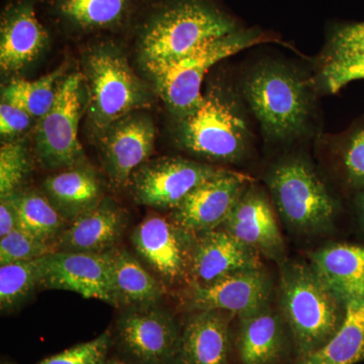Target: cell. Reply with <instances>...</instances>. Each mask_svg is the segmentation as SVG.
<instances>
[{"label": "cell", "instance_id": "6da1fadb", "mask_svg": "<svg viewBox=\"0 0 364 364\" xmlns=\"http://www.w3.org/2000/svg\"><path fill=\"white\" fill-rule=\"evenodd\" d=\"M279 265L282 315L299 359L324 346L344 320L345 305L326 286L310 263L284 260Z\"/></svg>", "mask_w": 364, "mask_h": 364}, {"label": "cell", "instance_id": "7a4b0ae2", "mask_svg": "<svg viewBox=\"0 0 364 364\" xmlns=\"http://www.w3.org/2000/svg\"><path fill=\"white\" fill-rule=\"evenodd\" d=\"M234 32L233 21L205 0H172L143 26L141 58L151 71Z\"/></svg>", "mask_w": 364, "mask_h": 364}, {"label": "cell", "instance_id": "3957f363", "mask_svg": "<svg viewBox=\"0 0 364 364\" xmlns=\"http://www.w3.org/2000/svg\"><path fill=\"white\" fill-rule=\"evenodd\" d=\"M82 74L87 90L88 126L95 139L117 119L152 104L149 88L114 43L90 48L83 57Z\"/></svg>", "mask_w": 364, "mask_h": 364}, {"label": "cell", "instance_id": "277c9868", "mask_svg": "<svg viewBox=\"0 0 364 364\" xmlns=\"http://www.w3.org/2000/svg\"><path fill=\"white\" fill-rule=\"evenodd\" d=\"M263 41L257 33L238 31L208 41L186 56L149 71L157 93L172 114L181 119L200 104L203 78L215 64Z\"/></svg>", "mask_w": 364, "mask_h": 364}, {"label": "cell", "instance_id": "5b68a950", "mask_svg": "<svg viewBox=\"0 0 364 364\" xmlns=\"http://www.w3.org/2000/svg\"><path fill=\"white\" fill-rule=\"evenodd\" d=\"M178 142L196 156L234 162L245 154L249 133L236 105L218 91L203 95L193 112L179 119Z\"/></svg>", "mask_w": 364, "mask_h": 364}, {"label": "cell", "instance_id": "8992f818", "mask_svg": "<svg viewBox=\"0 0 364 364\" xmlns=\"http://www.w3.org/2000/svg\"><path fill=\"white\" fill-rule=\"evenodd\" d=\"M244 93L270 138L287 140L305 128L309 114L306 86L286 67H258L246 80Z\"/></svg>", "mask_w": 364, "mask_h": 364}, {"label": "cell", "instance_id": "52a82bcc", "mask_svg": "<svg viewBox=\"0 0 364 364\" xmlns=\"http://www.w3.org/2000/svg\"><path fill=\"white\" fill-rule=\"evenodd\" d=\"M267 184L282 219L296 231L318 233L332 226L334 200L304 160L279 163L268 174Z\"/></svg>", "mask_w": 364, "mask_h": 364}, {"label": "cell", "instance_id": "ba28073f", "mask_svg": "<svg viewBox=\"0 0 364 364\" xmlns=\"http://www.w3.org/2000/svg\"><path fill=\"white\" fill-rule=\"evenodd\" d=\"M87 111V90L82 72L65 76L56 100L41 117L35 134V155L43 168L62 170L85 164L78 126Z\"/></svg>", "mask_w": 364, "mask_h": 364}, {"label": "cell", "instance_id": "9c48e42d", "mask_svg": "<svg viewBox=\"0 0 364 364\" xmlns=\"http://www.w3.org/2000/svg\"><path fill=\"white\" fill-rule=\"evenodd\" d=\"M221 169L179 157L148 159L134 171L129 186L134 200L146 207L172 210Z\"/></svg>", "mask_w": 364, "mask_h": 364}, {"label": "cell", "instance_id": "30bf717a", "mask_svg": "<svg viewBox=\"0 0 364 364\" xmlns=\"http://www.w3.org/2000/svg\"><path fill=\"white\" fill-rule=\"evenodd\" d=\"M196 237L171 219L152 214L136 225L131 242L155 277L165 286H173L191 279Z\"/></svg>", "mask_w": 364, "mask_h": 364}, {"label": "cell", "instance_id": "8fae6325", "mask_svg": "<svg viewBox=\"0 0 364 364\" xmlns=\"http://www.w3.org/2000/svg\"><path fill=\"white\" fill-rule=\"evenodd\" d=\"M117 336L124 351L138 364H172L181 329L159 304L126 308L117 321Z\"/></svg>", "mask_w": 364, "mask_h": 364}, {"label": "cell", "instance_id": "7c38bea8", "mask_svg": "<svg viewBox=\"0 0 364 364\" xmlns=\"http://www.w3.org/2000/svg\"><path fill=\"white\" fill-rule=\"evenodd\" d=\"M100 159L112 188H127L131 176L154 149L155 127L142 111L126 114L109 124L97 139Z\"/></svg>", "mask_w": 364, "mask_h": 364}, {"label": "cell", "instance_id": "4fadbf2b", "mask_svg": "<svg viewBox=\"0 0 364 364\" xmlns=\"http://www.w3.org/2000/svg\"><path fill=\"white\" fill-rule=\"evenodd\" d=\"M272 286L267 272L246 270L208 284L191 282L182 303L189 312L215 310L245 317L270 305Z\"/></svg>", "mask_w": 364, "mask_h": 364}, {"label": "cell", "instance_id": "5bb4252c", "mask_svg": "<svg viewBox=\"0 0 364 364\" xmlns=\"http://www.w3.org/2000/svg\"><path fill=\"white\" fill-rule=\"evenodd\" d=\"M46 289L73 291L86 299L114 304L111 265L105 254L55 251L44 257L41 286Z\"/></svg>", "mask_w": 364, "mask_h": 364}, {"label": "cell", "instance_id": "9a60e30c", "mask_svg": "<svg viewBox=\"0 0 364 364\" xmlns=\"http://www.w3.org/2000/svg\"><path fill=\"white\" fill-rule=\"evenodd\" d=\"M245 182L246 177L221 170L193 189L170 219L193 235L220 229L246 188Z\"/></svg>", "mask_w": 364, "mask_h": 364}, {"label": "cell", "instance_id": "2e32d148", "mask_svg": "<svg viewBox=\"0 0 364 364\" xmlns=\"http://www.w3.org/2000/svg\"><path fill=\"white\" fill-rule=\"evenodd\" d=\"M223 229L277 263L286 260V244L267 196L245 188Z\"/></svg>", "mask_w": 364, "mask_h": 364}, {"label": "cell", "instance_id": "e0dca14e", "mask_svg": "<svg viewBox=\"0 0 364 364\" xmlns=\"http://www.w3.org/2000/svg\"><path fill=\"white\" fill-rule=\"evenodd\" d=\"M262 268L260 254L224 229L196 235L191 282L208 284L246 270Z\"/></svg>", "mask_w": 364, "mask_h": 364}, {"label": "cell", "instance_id": "ac0fdd59", "mask_svg": "<svg viewBox=\"0 0 364 364\" xmlns=\"http://www.w3.org/2000/svg\"><path fill=\"white\" fill-rule=\"evenodd\" d=\"M128 213L111 198L74 220L55 243L56 251L105 254L117 247L128 227Z\"/></svg>", "mask_w": 364, "mask_h": 364}, {"label": "cell", "instance_id": "d6986e66", "mask_svg": "<svg viewBox=\"0 0 364 364\" xmlns=\"http://www.w3.org/2000/svg\"><path fill=\"white\" fill-rule=\"evenodd\" d=\"M49 41L33 4L18 1L4 9L0 25V65L6 73L33 63Z\"/></svg>", "mask_w": 364, "mask_h": 364}, {"label": "cell", "instance_id": "ffe728a7", "mask_svg": "<svg viewBox=\"0 0 364 364\" xmlns=\"http://www.w3.org/2000/svg\"><path fill=\"white\" fill-rule=\"evenodd\" d=\"M228 316L231 315L215 310L191 312L172 364H230Z\"/></svg>", "mask_w": 364, "mask_h": 364}, {"label": "cell", "instance_id": "44dd1931", "mask_svg": "<svg viewBox=\"0 0 364 364\" xmlns=\"http://www.w3.org/2000/svg\"><path fill=\"white\" fill-rule=\"evenodd\" d=\"M310 264L344 305L364 299V246H326L310 254Z\"/></svg>", "mask_w": 364, "mask_h": 364}, {"label": "cell", "instance_id": "7402d4cb", "mask_svg": "<svg viewBox=\"0 0 364 364\" xmlns=\"http://www.w3.org/2000/svg\"><path fill=\"white\" fill-rule=\"evenodd\" d=\"M42 191L69 223L97 208L105 198L100 178L85 164L48 176L43 182Z\"/></svg>", "mask_w": 364, "mask_h": 364}, {"label": "cell", "instance_id": "603a6c76", "mask_svg": "<svg viewBox=\"0 0 364 364\" xmlns=\"http://www.w3.org/2000/svg\"><path fill=\"white\" fill-rule=\"evenodd\" d=\"M239 358L243 364H275L286 349L284 318L268 305L240 318Z\"/></svg>", "mask_w": 364, "mask_h": 364}, {"label": "cell", "instance_id": "cb8c5ba5", "mask_svg": "<svg viewBox=\"0 0 364 364\" xmlns=\"http://www.w3.org/2000/svg\"><path fill=\"white\" fill-rule=\"evenodd\" d=\"M111 265L114 306L154 305L159 304L166 287L148 272L142 263L127 249L117 246L107 252Z\"/></svg>", "mask_w": 364, "mask_h": 364}, {"label": "cell", "instance_id": "d4e9b609", "mask_svg": "<svg viewBox=\"0 0 364 364\" xmlns=\"http://www.w3.org/2000/svg\"><path fill=\"white\" fill-rule=\"evenodd\" d=\"M133 6V0H51L57 18L81 33L119 28L130 18Z\"/></svg>", "mask_w": 364, "mask_h": 364}, {"label": "cell", "instance_id": "484cf974", "mask_svg": "<svg viewBox=\"0 0 364 364\" xmlns=\"http://www.w3.org/2000/svg\"><path fill=\"white\" fill-rule=\"evenodd\" d=\"M364 360V299L345 304L343 322L329 341L299 364H356Z\"/></svg>", "mask_w": 364, "mask_h": 364}, {"label": "cell", "instance_id": "4316f807", "mask_svg": "<svg viewBox=\"0 0 364 364\" xmlns=\"http://www.w3.org/2000/svg\"><path fill=\"white\" fill-rule=\"evenodd\" d=\"M18 228L47 243H55L69 226L43 191L21 188L14 193Z\"/></svg>", "mask_w": 364, "mask_h": 364}, {"label": "cell", "instance_id": "83f0119b", "mask_svg": "<svg viewBox=\"0 0 364 364\" xmlns=\"http://www.w3.org/2000/svg\"><path fill=\"white\" fill-rule=\"evenodd\" d=\"M65 71L66 66L62 65L36 80H13L4 88L2 102L20 107L33 119H40L54 105Z\"/></svg>", "mask_w": 364, "mask_h": 364}, {"label": "cell", "instance_id": "f1b7e54d", "mask_svg": "<svg viewBox=\"0 0 364 364\" xmlns=\"http://www.w3.org/2000/svg\"><path fill=\"white\" fill-rule=\"evenodd\" d=\"M44 257L0 265V309L2 313H11L21 308L41 286L44 274Z\"/></svg>", "mask_w": 364, "mask_h": 364}, {"label": "cell", "instance_id": "f546056e", "mask_svg": "<svg viewBox=\"0 0 364 364\" xmlns=\"http://www.w3.org/2000/svg\"><path fill=\"white\" fill-rule=\"evenodd\" d=\"M33 169L28 148L18 141H6L0 149V198L20 189Z\"/></svg>", "mask_w": 364, "mask_h": 364}, {"label": "cell", "instance_id": "4dcf8cb0", "mask_svg": "<svg viewBox=\"0 0 364 364\" xmlns=\"http://www.w3.org/2000/svg\"><path fill=\"white\" fill-rule=\"evenodd\" d=\"M55 251L52 244L16 228L0 238V265L39 259Z\"/></svg>", "mask_w": 364, "mask_h": 364}, {"label": "cell", "instance_id": "1f68e13d", "mask_svg": "<svg viewBox=\"0 0 364 364\" xmlns=\"http://www.w3.org/2000/svg\"><path fill=\"white\" fill-rule=\"evenodd\" d=\"M111 337L107 332L97 338L70 347L37 364H105Z\"/></svg>", "mask_w": 364, "mask_h": 364}, {"label": "cell", "instance_id": "d6a6232c", "mask_svg": "<svg viewBox=\"0 0 364 364\" xmlns=\"http://www.w3.org/2000/svg\"><path fill=\"white\" fill-rule=\"evenodd\" d=\"M359 79H364V55L328 59L323 67V85L330 92H337Z\"/></svg>", "mask_w": 364, "mask_h": 364}, {"label": "cell", "instance_id": "836d02e7", "mask_svg": "<svg viewBox=\"0 0 364 364\" xmlns=\"http://www.w3.org/2000/svg\"><path fill=\"white\" fill-rule=\"evenodd\" d=\"M364 55V21L343 26L333 35L328 59Z\"/></svg>", "mask_w": 364, "mask_h": 364}, {"label": "cell", "instance_id": "e575fe53", "mask_svg": "<svg viewBox=\"0 0 364 364\" xmlns=\"http://www.w3.org/2000/svg\"><path fill=\"white\" fill-rule=\"evenodd\" d=\"M344 165L351 186L364 188V129L356 132L347 144Z\"/></svg>", "mask_w": 364, "mask_h": 364}, {"label": "cell", "instance_id": "d590c367", "mask_svg": "<svg viewBox=\"0 0 364 364\" xmlns=\"http://www.w3.org/2000/svg\"><path fill=\"white\" fill-rule=\"evenodd\" d=\"M33 117L16 105L1 102L0 105V133L4 138L13 140L28 130Z\"/></svg>", "mask_w": 364, "mask_h": 364}, {"label": "cell", "instance_id": "8d00e7d4", "mask_svg": "<svg viewBox=\"0 0 364 364\" xmlns=\"http://www.w3.org/2000/svg\"><path fill=\"white\" fill-rule=\"evenodd\" d=\"M18 228V210L14 195L0 198V238Z\"/></svg>", "mask_w": 364, "mask_h": 364}, {"label": "cell", "instance_id": "74e56055", "mask_svg": "<svg viewBox=\"0 0 364 364\" xmlns=\"http://www.w3.org/2000/svg\"><path fill=\"white\" fill-rule=\"evenodd\" d=\"M356 205H358L359 220L364 228V191L359 193L358 200H356Z\"/></svg>", "mask_w": 364, "mask_h": 364}, {"label": "cell", "instance_id": "f35d334b", "mask_svg": "<svg viewBox=\"0 0 364 364\" xmlns=\"http://www.w3.org/2000/svg\"><path fill=\"white\" fill-rule=\"evenodd\" d=\"M105 364H129L124 363V361L119 360V359H111V360H107Z\"/></svg>", "mask_w": 364, "mask_h": 364}, {"label": "cell", "instance_id": "ab89813d", "mask_svg": "<svg viewBox=\"0 0 364 364\" xmlns=\"http://www.w3.org/2000/svg\"><path fill=\"white\" fill-rule=\"evenodd\" d=\"M4 364H9V363H4Z\"/></svg>", "mask_w": 364, "mask_h": 364}]
</instances>
